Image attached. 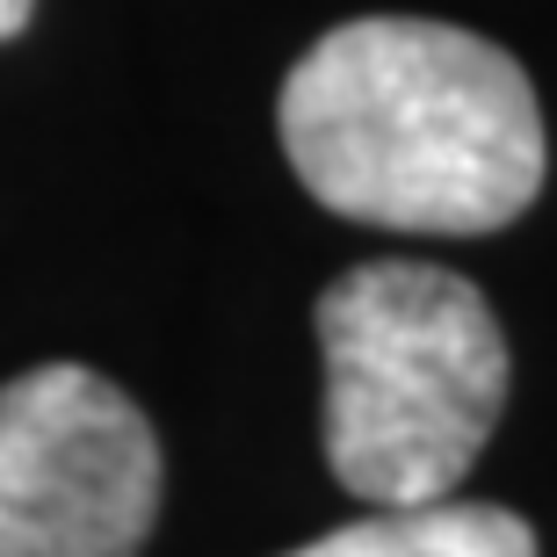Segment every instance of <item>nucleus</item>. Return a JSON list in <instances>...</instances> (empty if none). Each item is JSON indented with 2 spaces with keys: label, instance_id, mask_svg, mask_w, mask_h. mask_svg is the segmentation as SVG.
<instances>
[{
  "label": "nucleus",
  "instance_id": "f03ea898",
  "mask_svg": "<svg viewBox=\"0 0 557 557\" xmlns=\"http://www.w3.org/2000/svg\"><path fill=\"white\" fill-rule=\"evenodd\" d=\"M326 463L370 507L442 499L507 413V333L434 261H362L319 297Z\"/></svg>",
  "mask_w": 557,
  "mask_h": 557
},
{
  "label": "nucleus",
  "instance_id": "f257e3e1",
  "mask_svg": "<svg viewBox=\"0 0 557 557\" xmlns=\"http://www.w3.org/2000/svg\"><path fill=\"white\" fill-rule=\"evenodd\" d=\"M275 131L333 218L449 239L515 225L550 166L529 73L499 44L420 15L326 29L289 65Z\"/></svg>",
  "mask_w": 557,
  "mask_h": 557
},
{
  "label": "nucleus",
  "instance_id": "39448f33",
  "mask_svg": "<svg viewBox=\"0 0 557 557\" xmlns=\"http://www.w3.org/2000/svg\"><path fill=\"white\" fill-rule=\"evenodd\" d=\"M29 15H37V0H0V44L15 37V29H29Z\"/></svg>",
  "mask_w": 557,
  "mask_h": 557
},
{
  "label": "nucleus",
  "instance_id": "7ed1b4c3",
  "mask_svg": "<svg viewBox=\"0 0 557 557\" xmlns=\"http://www.w3.org/2000/svg\"><path fill=\"white\" fill-rule=\"evenodd\" d=\"M160 521L152 420L81 362L0 384V557H138Z\"/></svg>",
  "mask_w": 557,
  "mask_h": 557
},
{
  "label": "nucleus",
  "instance_id": "20e7f679",
  "mask_svg": "<svg viewBox=\"0 0 557 557\" xmlns=\"http://www.w3.org/2000/svg\"><path fill=\"white\" fill-rule=\"evenodd\" d=\"M283 557H536V529L493 499H413L376 507L370 521L326 529L319 543H297Z\"/></svg>",
  "mask_w": 557,
  "mask_h": 557
}]
</instances>
